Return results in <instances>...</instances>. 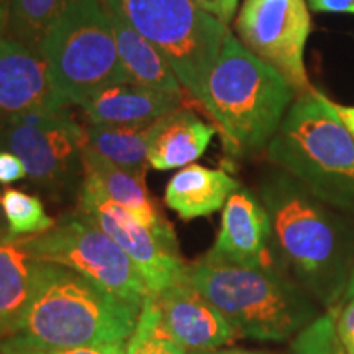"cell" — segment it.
Segmentation results:
<instances>
[{
  "label": "cell",
  "mask_w": 354,
  "mask_h": 354,
  "mask_svg": "<svg viewBox=\"0 0 354 354\" xmlns=\"http://www.w3.org/2000/svg\"><path fill=\"white\" fill-rule=\"evenodd\" d=\"M109 12V10H107ZM117 41L118 57L130 84L166 92H185L174 71L153 43L131 28L120 17L109 12Z\"/></svg>",
  "instance_id": "20"
},
{
  "label": "cell",
  "mask_w": 354,
  "mask_h": 354,
  "mask_svg": "<svg viewBox=\"0 0 354 354\" xmlns=\"http://www.w3.org/2000/svg\"><path fill=\"white\" fill-rule=\"evenodd\" d=\"M335 313V322L342 339L354 336V295H346V302L342 307L331 310Z\"/></svg>",
  "instance_id": "29"
},
{
  "label": "cell",
  "mask_w": 354,
  "mask_h": 354,
  "mask_svg": "<svg viewBox=\"0 0 354 354\" xmlns=\"http://www.w3.org/2000/svg\"><path fill=\"white\" fill-rule=\"evenodd\" d=\"M153 297L166 331L187 353L225 348L238 339L225 317L187 279Z\"/></svg>",
  "instance_id": "13"
},
{
  "label": "cell",
  "mask_w": 354,
  "mask_h": 354,
  "mask_svg": "<svg viewBox=\"0 0 354 354\" xmlns=\"http://www.w3.org/2000/svg\"><path fill=\"white\" fill-rule=\"evenodd\" d=\"M214 123L202 120L190 109L180 107L153 123L148 162L156 171L183 169L207 151L216 135Z\"/></svg>",
  "instance_id": "16"
},
{
  "label": "cell",
  "mask_w": 354,
  "mask_h": 354,
  "mask_svg": "<svg viewBox=\"0 0 354 354\" xmlns=\"http://www.w3.org/2000/svg\"><path fill=\"white\" fill-rule=\"evenodd\" d=\"M141 308L66 266L37 261L20 333L51 346H91L130 338Z\"/></svg>",
  "instance_id": "4"
},
{
  "label": "cell",
  "mask_w": 354,
  "mask_h": 354,
  "mask_svg": "<svg viewBox=\"0 0 354 354\" xmlns=\"http://www.w3.org/2000/svg\"><path fill=\"white\" fill-rule=\"evenodd\" d=\"M234 30L248 50L276 69L295 94L315 88L304 57L312 32L307 0H243Z\"/></svg>",
  "instance_id": "10"
},
{
  "label": "cell",
  "mask_w": 354,
  "mask_h": 354,
  "mask_svg": "<svg viewBox=\"0 0 354 354\" xmlns=\"http://www.w3.org/2000/svg\"><path fill=\"white\" fill-rule=\"evenodd\" d=\"M192 2L201 7L203 12L210 13L212 17L228 26L234 19L240 0H192Z\"/></svg>",
  "instance_id": "28"
},
{
  "label": "cell",
  "mask_w": 354,
  "mask_h": 354,
  "mask_svg": "<svg viewBox=\"0 0 354 354\" xmlns=\"http://www.w3.org/2000/svg\"><path fill=\"white\" fill-rule=\"evenodd\" d=\"M212 259L245 268H271V220L253 190L240 187L228 197L221 214Z\"/></svg>",
  "instance_id": "12"
},
{
  "label": "cell",
  "mask_w": 354,
  "mask_h": 354,
  "mask_svg": "<svg viewBox=\"0 0 354 354\" xmlns=\"http://www.w3.org/2000/svg\"><path fill=\"white\" fill-rule=\"evenodd\" d=\"M187 92H166L122 82L104 87L81 102L88 123L97 125H140L184 107ZM189 95V94H187ZM190 97V95H189Z\"/></svg>",
  "instance_id": "15"
},
{
  "label": "cell",
  "mask_w": 354,
  "mask_h": 354,
  "mask_svg": "<svg viewBox=\"0 0 354 354\" xmlns=\"http://www.w3.org/2000/svg\"><path fill=\"white\" fill-rule=\"evenodd\" d=\"M24 243L35 261L66 266L136 308L151 295L125 251L79 214L63 216L48 232L24 236Z\"/></svg>",
  "instance_id": "9"
},
{
  "label": "cell",
  "mask_w": 354,
  "mask_h": 354,
  "mask_svg": "<svg viewBox=\"0 0 354 354\" xmlns=\"http://www.w3.org/2000/svg\"><path fill=\"white\" fill-rule=\"evenodd\" d=\"M290 351L292 354H348L336 328L335 313L328 310L305 326L292 342Z\"/></svg>",
  "instance_id": "25"
},
{
  "label": "cell",
  "mask_w": 354,
  "mask_h": 354,
  "mask_svg": "<svg viewBox=\"0 0 354 354\" xmlns=\"http://www.w3.org/2000/svg\"><path fill=\"white\" fill-rule=\"evenodd\" d=\"M8 0H0V35H7Z\"/></svg>",
  "instance_id": "33"
},
{
  "label": "cell",
  "mask_w": 354,
  "mask_h": 354,
  "mask_svg": "<svg viewBox=\"0 0 354 354\" xmlns=\"http://www.w3.org/2000/svg\"><path fill=\"white\" fill-rule=\"evenodd\" d=\"M258 197L271 220L272 258L320 307H338L354 271L349 221L282 169L261 180Z\"/></svg>",
  "instance_id": "1"
},
{
  "label": "cell",
  "mask_w": 354,
  "mask_h": 354,
  "mask_svg": "<svg viewBox=\"0 0 354 354\" xmlns=\"http://www.w3.org/2000/svg\"><path fill=\"white\" fill-rule=\"evenodd\" d=\"M205 92V113L230 158L251 156L268 148L297 97L276 69L232 32L225 37Z\"/></svg>",
  "instance_id": "3"
},
{
  "label": "cell",
  "mask_w": 354,
  "mask_h": 354,
  "mask_svg": "<svg viewBox=\"0 0 354 354\" xmlns=\"http://www.w3.org/2000/svg\"><path fill=\"white\" fill-rule=\"evenodd\" d=\"M0 354H127L123 342L91 346H51L17 333L0 342Z\"/></svg>",
  "instance_id": "26"
},
{
  "label": "cell",
  "mask_w": 354,
  "mask_h": 354,
  "mask_svg": "<svg viewBox=\"0 0 354 354\" xmlns=\"http://www.w3.org/2000/svg\"><path fill=\"white\" fill-rule=\"evenodd\" d=\"M333 107L336 110V113H338V117L342 118L344 127H346L348 131L351 133L354 140V105H343V104H338V102H333Z\"/></svg>",
  "instance_id": "31"
},
{
  "label": "cell",
  "mask_w": 354,
  "mask_h": 354,
  "mask_svg": "<svg viewBox=\"0 0 354 354\" xmlns=\"http://www.w3.org/2000/svg\"><path fill=\"white\" fill-rule=\"evenodd\" d=\"M154 122L140 125L88 123V127H86L87 146L113 165L135 174L146 176V169L149 167V140Z\"/></svg>",
  "instance_id": "21"
},
{
  "label": "cell",
  "mask_w": 354,
  "mask_h": 354,
  "mask_svg": "<svg viewBox=\"0 0 354 354\" xmlns=\"http://www.w3.org/2000/svg\"><path fill=\"white\" fill-rule=\"evenodd\" d=\"M86 128L69 107L37 109L0 123V149L17 154L30 183L55 201L79 196Z\"/></svg>",
  "instance_id": "8"
},
{
  "label": "cell",
  "mask_w": 354,
  "mask_h": 354,
  "mask_svg": "<svg viewBox=\"0 0 354 354\" xmlns=\"http://www.w3.org/2000/svg\"><path fill=\"white\" fill-rule=\"evenodd\" d=\"M0 209L6 216L8 232L15 238L35 236L56 225L37 196L19 189H6L0 194Z\"/></svg>",
  "instance_id": "23"
},
{
  "label": "cell",
  "mask_w": 354,
  "mask_h": 354,
  "mask_svg": "<svg viewBox=\"0 0 354 354\" xmlns=\"http://www.w3.org/2000/svg\"><path fill=\"white\" fill-rule=\"evenodd\" d=\"M344 346H346V351L348 354H354V336H351V338L348 339H343Z\"/></svg>",
  "instance_id": "35"
},
{
  "label": "cell",
  "mask_w": 354,
  "mask_h": 354,
  "mask_svg": "<svg viewBox=\"0 0 354 354\" xmlns=\"http://www.w3.org/2000/svg\"><path fill=\"white\" fill-rule=\"evenodd\" d=\"M310 10L318 13H346L354 15V0H307Z\"/></svg>",
  "instance_id": "30"
},
{
  "label": "cell",
  "mask_w": 354,
  "mask_h": 354,
  "mask_svg": "<svg viewBox=\"0 0 354 354\" xmlns=\"http://www.w3.org/2000/svg\"><path fill=\"white\" fill-rule=\"evenodd\" d=\"M127 354H187L166 331L153 295H149L141 307L138 323L128 338Z\"/></svg>",
  "instance_id": "24"
},
{
  "label": "cell",
  "mask_w": 354,
  "mask_h": 354,
  "mask_svg": "<svg viewBox=\"0 0 354 354\" xmlns=\"http://www.w3.org/2000/svg\"><path fill=\"white\" fill-rule=\"evenodd\" d=\"M185 279L218 310L236 338L286 342L320 317V305L290 276L271 268H245L203 256Z\"/></svg>",
  "instance_id": "2"
},
{
  "label": "cell",
  "mask_w": 354,
  "mask_h": 354,
  "mask_svg": "<svg viewBox=\"0 0 354 354\" xmlns=\"http://www.w3.org/2000/svg\"><path fill=\"white\" fill-rule=\"evenodd\" d=\"M84 176L92 177L107 196L130 212L141 225L151 230L162 240L177 243L174 230L162 216L161 210L149 196L143 174L123 169L100 156L86 143L84 148Z\"/></svg>",
  "instance_id": "17"
},
{
  "label": "cell",
  "mask_w": 354,
  "mask_h": 354,
  "mask_svg": "<svg viewBox=\"0 0 354 354\" xmlns=\"http://www.w3.org/2000/svg\"><path fill=\"white\" fill-rule=\"evenodd\" d=\"M66 107L41 53L0 35V123L37 109Z\"/></svg>",
  "instance_id": "14"
},
{
  "label": "cell",
  "mask_w": 354,
  "mask_h": 354,
  "mask_svg": "<svg viewBox=\"0 0 354 354\" xmlns=\"http://www.w3.org/2000/svg\"><path fill=\"white\" fill-rule=\"evenodd\" d=\"M158 48L190 99L205 113L207 81L230 28L192 0H102Z\"/></svg>",
  "instance_id": "6"
},
{
  "label": "cell",
  "mask_w": 354,
  "mask_h": 354,
  "mask_svg": "<svg viewBox=\"0 0 354 354\" xmlns=\"http://www.w3.org/2000/svg\"><path fill=\"white\" fill-rule=\"evenodd\" d=\"M240 187V183L223 169L189 165L171 177L165 202L183 220H192L223 209L228 197Z\"/></svg>",
  "instance_id": "18"
},
{
  "label": "cell",
  "mask_w": 354,
  "mask_h": 354,
  "mask_svg": "<svg viewBox=\"0 0 354 354\" xmlns=\"http://www.w3.org/2000/svg\"><path fill=\"white\" fill-rule=\"evenodd\" d=\"M189 354H274V353L256 351V349H243V348H218V349H210V351H194Z\"/></svg>",
  "instance_id": "32"
},
{
  "label": "cell",
  "mask_w": 354,
  "mask_h": 354,
  "mask_svg": "<svg viewBox=\"0 0 354 354\" xmlns=\"http://www.w3.org/2000/svg\"><path fill=\"white\" fill-rule=\"evenodd\" d=\"M266 153L320 201L354 212V140L320 91L295 97Z\"/></svg>",
  "instance_id": "5"
},
{
  "label": "cell",
  "mask_w": 354,
  "mask_h": 354,
  "mask_svg": "<svg viewBox=\"0 0 354 354\" xmlns=\"http://www.w3.org/2000/svg\"><path fill=\"white\" fill-rule=\"evenodd\" d=\"M10 234V232H8V227H7V221H6V216H3L2 214V209H0V240L2 238H6Z\"/></svg>",
  "instance_id": "34"
},
{
  "label": "cell",
  "mask_w": 354,
  "mask_h": 354,
  "mask_svg": "<svg viewBox=\"0 0 354 354\" xmlns=\"http://www.w3.org/2000/svg\"><path fill=\"white\" fill-rule=\"evenodd\" d=\"M35 261L24 238L0 240V342L20 333L33 290Z\"/></svg>",
  "instance_id": "19"
},
{
  "label": "cell",
  "mask_w": 354,
  "mask_h": 354,
  "mask_svg": "<svg viewBox=\"0 0 354 354\" xmlns=\"http://www.w3.org/2000/svg\"><path fill=\"white\" fill-rule=\"evenodd\" d=\"M346 295H354V271H353L351 279H349V286H348ZM346 295H344V297H346Z\"/></svg>",
  "instance_id": "36"
},
{
  "label": "cell",
  "mask_w": 354,
  "mask_h": 354,
  "mask_svg": "<svg viewBox=\"0 0 354 354\" xmlns=\"http://www.w3.org/2000/svg\"><path fill=\"white\" fill-rule=\"evenodd\" d=\"M25 177H28V174L21 159L17 154L0 149V184H15L24 180Z\"/></svg>",
  "instance_id": "27"
},
{
  "label": "cell",
  "mask_w": 354,
  "mask_h": 354,
  "mask_svg": "<svg viewBox=\"0 0 354 354\" xmlns=\"http://www.w3.org/2000/svg\"><path fill=\"white\" fill-rule=\"evenodd\" d=\"M76 214L107 233L125 251L151 295L161 294L167 287L185 279L187 266L180 258L177 243L162 240L141 225L88 176H84L79 190Z\"/></svg>",
  "instance_id": "11"
},
{
  "label": "cell",
  "mask_w": 354,
  "mask_h": 354,
  "mask_svg": "<svg viewBox=\"0 0 354 354\" xmlns=\"http://www.w3.org/2000/svg\"><path fill=\"white\" fill-rule=\"evenodd\" d=\"M39 53L66 107H79L100 88L128 82L102 0H69L43 38Z\"/></svg>",
  "instance_id": "7"
},
{
  "label": "cell",
  "mask_w": 354,
  "mask_h": 354,
  "mask_svg": "<svg viewBox=\"0 0 354 354\" xmlns=\"http://www.w3.org/2000/svg\"><path fill=\"white\" fill-rule=\"evenodd\" d=\"M68 2L69 0H8L7 35L39 51L43 38Z\"/></svg>",
  "instance_id": "22"
}]
</instances>
